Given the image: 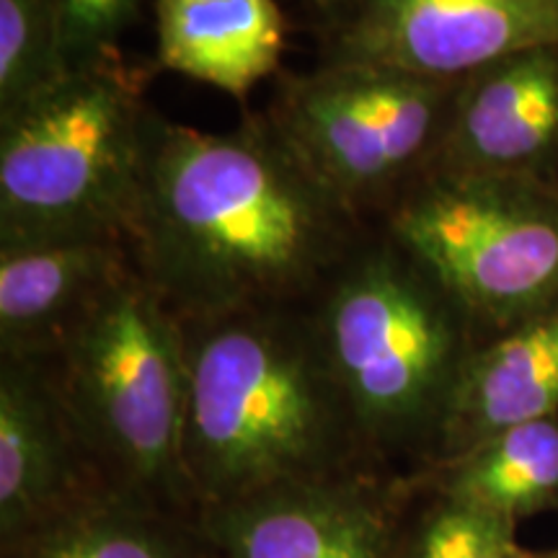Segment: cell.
Returning a JSON list of instances; mask_svg holds the SVG:
<instances>
[{"mask_svg":"<svg viewBox=\"0 0 558 558\" xmlns=\"http://www.w3.org/2000/svg\"><path fill=\"white\" fill-rule=\"evenodd\" d=\"M267 111L207 132L150 111L128 243L179 320L311 305L367 235Z\"/></svg>","mask_w":558,"mask_h":558,"instance_id":"1","label":"cell"},{"mask_svg":"<svg viewBox=\"0 0 558 558\" xmlns=\"http://www.w3.org/2000/svg\"><path fill=\"white\" fill-rule=\"evenodd\" d=\"M181 326L184 478L205 512L282 484L354 473L367 452L308 305Z\"/></svg>","mask_w":558,"mask_h":558,"instance_id":"2","label":"cell"},{"mask_svg":"<svg viewBox=\"0 0 558 558\" xmlns=\"http://www.w3.org/2000/svg\"><path fill=\"white\" fill-rule=\"evenodd\" d=\"M367 456L437 445L473 320L378 226L308 305Z\"/></svg>","mask_w":558,"mask_h":558,"instance_id":"3","label":"cell"},{"mask_svg":"<svg viewBox=\"0 0 558 558\" xmlns=\"http://www.w3.org/2000/svg\"><path fill=\"white\" fill-rule=\"evenodd\" d=\"M45 362L111 494L150 507L192 499L184 478V326L135 264Z\"/></svg>","mask_w":558,"mask_h":558,"instance_id":"4","label":"cell"},{"mask_svg":"<svg viewBox=\"0 0 558 558\" xmlns=\"http://www.w3.org/2000/svg\"><path fill=\"white\" fill-rule=\"evenodd\" d=\"M150 70L65 73L0 122V248L128 239L143 181Z\"/></svg>","mask_w":558,"mask_h":558,"instance_id":"5","label":"cell"},{"mask_svg":"<svg viewBox=\"0 0 558 558\" xmlns=\"http://www.w3.org/2000/svg\"><path fill=\"white\" fill-rule=\"evenodd\" d=\"M378 220L473 326L505 333L558 308V190L424 173Z\"/></svg>","mask_w":558,"mask_h":558,"instance_id":"6","label":"cell"},{"mask_svg":"<svg viewBox=\"0 0 558 558\" xmlns=\"http://www.w3.org/2000/svg\"><path fill=\"white\" fill-rule=\"evenodd\" d=\"M460 81L318 62L279 73L267 117L298 158L354 213H386L427 173Z\"/></svg>","mask_w":558,"mask_h":558,"instance_id":"7","label":"cell"},{"mask_svg":"<svg viewBox=\"0 0 558 558\" xmlns=\"http://www.w3.org/2000/svg\"><path fill=\"white\" fill-rule=\"evenodd\" d=\"M320 62L463 81L507 54L558 45V0H341Z\"/></svg>","mask_w":558,"mask_h":558,"instance_id":"8","label":"cell"},{"mask_svg":"<svg viewBox=\"0 0 558 558\" xmlns=\"http://www.w3.org/2000/svg\"><path fill=\"white\" fill-rule=\"evenodd\" d=\"M427 173L558 190V45L530 47L465 75Z\"/></svg>","mask_w":558,"mask_h":558,"instance_id":"9","label":"cell"},{"mask_svg":"<svg viewBox=\"0 0 558 558\" xmlns=\"http://www.w3.org/2000/svg\"><path fill=\"white\" fill-rule=\"evenodd\" d=\"M226 558H401L380 488L354 473L295 481L207 509Z\"/></svg>","mask_w":558,"mask_h":558,"instance_id":"10","label":"cell"},{"mask_svg":"<svg viewBox=\"0 0 558 558\" xmlns=\"http://www.w3.org/2000/svg\"><path fill=\"white\" fill-rule=\"evenodd\" d=\"M96 473L62 407L45 360L3 357L0 367V533L16 543L88 499ZM107 488V486H104Z\"/></svg>","mask_w":558,"mask_h":558,"instance_id":"11","label":"cell"},{"mask_svg":"<svg viewBox=\"0 0 558 558\" xmlns=\"http://www.w3.org/2000/svg\"><path fill=\"white\" fill-rule=\"evenodd\" d=\"M130 269L128 239L0 248L3 357H50L75 320Z\"/></svg>","mask_w":558,"mask_h":558,"instance_id":"12","label":"cell"},{"mask_svg":"<svg viewBox=\"0 0 558 558\" xmlns=\"http://www.w3.org/2000/svg\"><path fill=\"white\" fill-rule=\"evenodd\" d=\"M558 414V308L473 349L437 437L439 460L484 439Z\"/></svg>","mask_w":558,"mask_h":558,"instance_id":"13","label":"cell"},{"mask_svg":"<svg viewBox=\"0 0 558 558\" xmlns=\"http://www.w3.org/2000/svg\"><path fill=\"white\" fill-rule=\"evenodd\" d=\"M288 26L275 0H156L160 70L246 101L282 68Z\"/></svg>","mask_w":558,"mask_h":558,"instance_id":"14","label":"cell"},{"mask_svg":"<svg viewBox=\"0 0 558 558\" xmlns=\"http://www.w3.org/2000/svg\"><path fill=\"white\" fill-rule=\"evenodd\" d=\"M442 497L512 522L558 497V418L512 427L439 460Z\"/></svg>","mask_w":558,"mask_h":558,"instance_id":"15","label":"cell"},{"mask_svg":"<svg viewBox=\"0 0 558 558\" xmlns=\"http://www.w3.org/2000/svg\"><path fill=\"white\" fill-rule=\"evenodd\" d=\"M143 501L99 492L13 543L16 558H197Z\"/></svg>","mask_w":558,"mask_h":558,"instance_id":"16","label":"cell"},{"mask_svg":"<svg viewBox=\"0 0 558 558\" xmlns=\"http://www.w3.org/2000/svg\"><path fill=\"white\" fill-rule=\"evenodd\" d=\"M65 73L58 0H0V122Z\"/></svg>","mask_w":558,"mask_h":558,"instance_id":"17","label":"cell"},{"mask_svg":"<svg viewBox=\"0 0 558 558\" xmlns=\"http://www.w3.org/2000/svg\"><path fill=\"white\" fill-rule=\"evenodd\" d=\"M401 558H522L512 522L442 497L403 546Z\"/></svg>","mask_w":558,"mask_h":558,"instance_id":"18","label":"cell"},{"mask_svg":"<svg viewBox=\"0 0 558 558\" xmlns=\"http://www.w3.org/2000/svg\"><path fill=\"white\" fill-rule=\"evenodd\" d=\"M145 0H58L60 45L68 73L122 58V37Z\"/></svg>","mask_w":558,"mask_h":558,"instance_id":"19","label":"cell"},{"mask_svg":"<svg viewBox=\"0 0 558 558\" xmlns=\"http://www.w3.org/2000/svg\"><path fill=\"white\" fill-rule=\"evenodd\" d=\"M308 3H311V9L318 13L320 21H326V19H331L333 13H337L341 0H308Z\"/></svg>","mask_w":558,"mask_h":558,"instance_id":"20","label":"cell"}]
</instances>
